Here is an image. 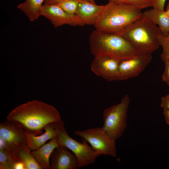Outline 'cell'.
<instances>
[{
  "label": "cell",
  "mask_w": 169,
  "mask_h": 169,
  "mask_svg": "<svg viewBox=\"0 0 169 169\" xmlns=\"http://www.w3.org/2000/svg\"><path fill=\"white\" fill-rule=\"evenodd\" d=\"M120 61L103 56H95L91 64V70L96 75L108 81L118 80Z\"/></svg>",
  "instance_id": "cell-11"
},
{
  "label": "cell",
  "mask_w": 169,
  "mask_h": 169,
  "mask_svg": "<svg viewBox=\"0 0 169 169\" xmlns=\"http://www.w3.org/2000/svg\"><path fill=\"white\" fill-rule=\"evenodd\" d=\"M160 106L163 110H169V94L161 98Z\"/></svg>",
  "instance_id": "cell-25"
},
{
  "label": "cell",
  "mask_w": 169,
  "mask_h": 169,
  "mask_svg": "<svg viewBox=\"0 0 169 169\" xmlns=\"http://www.w3.org/2000/svg\"><path fill=\"white\" fill-rule=\"evenodd\" d=\"M152 54H139L136 57L120 61L119 66L118 80L138 76L151 61Z\"/></svg>",
  "instance_id": "cell-10"
},
{
  "label": "cell",
  "mask_w": 169,
  "mask_h": 169,
  "mask_svg": "<svg viewBox=\"0 0 169 169\" xmlns=\"http://www.w3.org/2000/svg\"><path fill=\"white\" fill-rule=\"evenodd\" d=\"M160 45L162 48L161 54V58L164 62L169 59V34L167 36H164L161 33L158 37Z\"/></svg>",
  "instance_id": "cell-21"
},
{
  "label": "cell",
  "mask_w": 169,
  "mask_h": 169,
  "mask_svg": "<svg viewBox=\"0 0 169 169\" xmlns=\"http://www.w3.org/2000/svg\"><path fill=\"white\" fill-rule=\"evenodd\" d=\"M50 169H76L78 164L76 157L65 146L59 145L53 151Z\"/></svg>",
  "instance_id": "cell-12"
},
{
  "label": "cell",
  "mask_w": 169,
  "mask_h": 169,
  "mask_svg": "<svg viewBox=\"0 0 169 169\" xmlns=\"http://www.w3.org/2000/svg\"><path fill=\"white\" fill-rule=\"evenodd\" d=\"M31 151L26 144L22 143L18 145L12 153L17 161L23 164L25 169H42Z\"/></svg>",
  "instance_id": "cell-14"
},
{
  "label": "cell",
  "mask_w": 169,
  "mask_h": 169,
  "mask_svg": "<svg viewBox=\"0 0 169 169\" xmlns=\"http://www.w3.org/2000/svg\"><path fill=\"white\" fill-rule=\"evenodd\" d=\"M44 130L45 132L39 136L34 135L26 132L27 145L32 151L38 149L44 144L47 141L57 136L55 129L50 124L45 126Z\"/></svg>",
  "instance_id": "cell-16"
},
{
  "label": "cell",
  "mask_w": 169,
  "mask_h": 169,
  "mask_svg": "<svg viewBox=\"0 0 169 169\" xmlns=\"http://www.w3.org/2000/svg\"><path fill=\"white\" fill-rule=\"evenodd\" d=\"M105 8V5H98L87 0H79L76 15L84 25L96 23Z\"/></svg>",
  "instance_id": "cell-13"
},
{
  "label": "cell",
  "mask_w": 169,
  "mask_h": 169,
  "mask_svg": "<svg viewBox=\"0 0 169 169\" xmlns=\"http://www.w3.org/2000/svg\"><path fill=\"white\" fill-rule=\"evenodd\" d=\"M41 14L49 19L55 28L64 24L72 26L85 25L76 15L67 13L57 4L42 5Z\"/></svg>",
  "instance_id": "cell-9"
},
{
  "label": "cell",
  "mask_w": 169,
  "mask_h": 169,
  "mask_svg": "<svg viewBox=\"0 0 169 169\" xmlns=\"http://www.w3.org/2000/svg\"><path fill=\"white\" fill-rule=\"evenodd\" d=\"M161 33L156 25L143 15L120 34L127 39L140 54H152L160 46L158 37Z\"/></svg>",
  "instance_id": "cell-4"
},
{
  "label": "cell",
  "mask_w": 169,
  "mask_h": 169,
  "mask_svg": "<svg viewBox=\"0 0 169 169\" xmlns=\"http://www.w3.org/2000/svg\"><path fill=\"white\" fill-rule=\"evenodd\" d=\"M166 0H153V8L159 10H164Z\"/></svg>",
  "instance_id": "cell-24"
},
{
  "label": "cell",
  "mask_w": 169,
  "mask_h": 169,
  "mask_svg": "<svg viewBox=\"0 0 169 169\" xmlns=\"http://www.w3.org/2000/svg\"><path fill=\"white\" fill-rule=\"evenodd\" d=\"M109 2L131 4L141 9L152 7L153 3V0H109Z\"/></svg>",
  "instance_id": "cell-22"
},
{
  "label": "cell",
  "mask_w": 169,
  "mask_h": 169,
  "mask_svg": "<svg viewBox=\"0 0 169 169\" xmlns=\"http://www.w3.org/2000/svg\"><path fill=\"white\" fill-rule=\"evenodd\" d=\"M0 148L12 152L19 144H27L26 131L15 121L7 120L0 124Z\"/></svg>",
  "instance_id": "cell-8"
},
{
  "label": "cell",
  "mask_w": 169,
  "mask_h": 169,
  "mask_svg": "<svg viewBox=\"0 0 169 169\" xmlns=\"http://www.w3.org/2000/svg\"><path fill=\"white\" fill-rule=\"evenodd\" d=\"M56 137L38 149L32 150V152L34 158L42 169L50 168V157L54 149L59 145Z\"/></svg>",
  "instance_id": "cell-15"
},
{
  "label": "cell",
  "mask_w": 169,
  "mask_h": 169,
  "mask_svg": "<svg viewBox=\"0 0 169 169\" xmlns=\"http://www.w3.org/2000/svg\"><path fill=\"white\" fill-rule=\"evenodd\" d=\"M79 0H64L57 3L65 12L71 15H76Z\"/></svg>",
  "instance_id": "cell-20"
},
{
  "label": "cell",
  "mask_w": 169,
  "mask_h": 169,
  "mask_svg": "<svg viewBox=\"0 0 169 169\" xmlns=\"http://www.w3.org/2000/svg\"><path fill=\"white\" fill-rule=\"evenodd\" d=\"M169 9V2L168 3V4L167 5L166 8V10L168 9Z\"/></svg>",
  "instance_id": "cell-29"
},
{
  "label": "cell",
  "mask_w": 169,
  "mask_h": 169,
  "mask_svg": "<svg viewBox=\"0 0 169 169\" xmlns=\"http://www.w3.org/2000/svg\"><path fill=\"white\" fill-rule=\"evenodd\" d=\"M64 0H45L44 1V5L56 4ZM92 3L95 4V0H87Z\"/></svg>",
  "instance_id": "cell-26"
},
{
  "label": "cell",
  "mask_w": 169,
  "mask_h": 169,
  "mask_svg": "<svg viewBox=\"0 0 169 169\" xmlns=\"http://www.w3.org/2000/svg\"><path fill=\"white\" fill-rule=\"evenodd\" d=\"M18 162L11 152L0 148V169H15Z\"/></svg>",
  "instance_id": "cell-19"
},
{
  "label": "cell",
  "mask_w": 169,
  "mask_h": 169,
  "mask_svg": "<svg viewBox=\"0 0 169 169\" xmlns=\"http://www.w3.org/2000/svg\"><path fill=\"white\" fill-rule=\"evenodd\" d=\"M45 0H26L19 4L17 8L27 16L30 22H33L38 19L41 16V8Z\"/></svg>",
  "instance_id": "cell-18"
},
{
  "label": "cell",
  "mask_w": 169,
  "mask_h": 169,
  "mask_svg": "<svg viewBox=\"0 0 169 169\" xmlns=\"http://www.w3.org/2000/svg\"><path fill=\"white\" fill-rule=\"evenodd\" d=\"M165 12L167 15L169 16V9L166 10Z\"/></svg>",
  "instance_id": "cell-28"
},
{
  "label": "cell",
  "mask_w": 169,
  "mask_h": 169,
  "mask_svg": "<svg viewBox=\"0 0 169 169\" xmlns=\"http://www.w3.org/2000/svg\"><path fill=\"white\" fill-rule=\"evenodd\" d=\"M50 124L57 132V141L59 145L65 147L71 150L77 159L78 168L85 167L94 163L97 158L100 155L82 139L79 142L73 139L68 134L63 121L53 122Z\"/></svg>",
  "instance_id": "cell-5"
},
{
  "label": "cell",
  "mask_w": 169,
  "mask_h": 169,
  "mask_svg": "<svg viewBox=\"0 0 169 169\" xmlns=\"http://www.w3.org/2000/svg\"><path fill=\"white\" fill-rule=\"evenodd\" d=\"M7 118L17 122L26 132L35 136L42 134L47 125L61 120L59 113L53 106L36 100L18 106Z\"/></svg>",
  "instance_id": "cell-1"
},
{
  "label": "cell",
  "mask_w": 169,
  "mask_h": 169,
  "mask_svg": "<svg viewBox=\"0 0 169 169\" xmlns=\"http://www.w3.org/2000/svg\"><path fill=\"white\" fill-rule=\"evenodd\" d=\"M130 104L129 97L126 95L119 103L105 109L103 112V125L101 127L115 141L123 136L127 126Z\"/></svg>",
  "instance_id": "cell-6"
},
{
  "label": "cell",
  "mask_w": 169,
  "mask_h": 169,
  "mask_svg": "<svg viewBox=\"0 0 169 169\" xmlns=\"http://www.w3.org/2000/svg\"><path fill=\"white\" fill-rule=\"evenodd\" d=\"M141 10L133 5L109 2L94 26L100 32L120 34L143 15Z\"/></svg>",
  "instance_id": "cell-2"
},
{
  "label": "cell",
  "mask_w": 169,
  "mask_h": 169,
  "mask_svg": "<svg viewBox=\"0 0 169 169\" xmlns=\"http://www.w3.org/2000/svg\"><path fill=\"white\" fill-rule=\"evenodd\" d=\"M164 62L165 63V69L161 78L162 80L169 86V59Z\"/></svg>",
  "instance_id": "cell-23"
},
{
  "label": "cell",
  "mask_w": 169,
  "mask_h": 169,
  "mask_svg": "<svg viewBox=\"0 0 169 169\" xmlns=\"http://www.w3.org/2000/svg\"><path fill=\"white\" fill-rule=\"evenodd\" d=\"M74 133L89 143L100 155L109 156L112 157L116 156V141L110 136L102 127L76 131Z\"/></svg>",
  "instance_id": "cell-7"
},
{
  "label": "cell",
  "mask_w": 169,
  "mask_h": 169,
  "mask_svg": "<svg viewBox=\"0 0 169 169\" xmlns=\"http://www.w3.org/2000/svg\"><path fill=\"white\" fill-rule=\"evenodd\" d=\"M163 114L167 124L169 125V110H163Z\"/></svg>",
  "instance_id": "cell-27"
},
{
  "label": "cell",
  "mask_w": 169,
  "mask_h": 169,
  "mask_svg": "<svg viewBox=\"0 0 169 169\" xmlns=\"http://www.w3.org/2000/svg\"><path fill=\"white\" fill-rule=\"evenodd\" d=\"M90 52L94 56H103L120 61L135 58L140 54L122 35L96 30L89 38Z\"/></svg>",
  "instance_id": "cell-3"
},
{
  "label": "cell",
  "mask_w": 169,
  "mask_h": 169,
  "mask_svg": "<svg viewBox=\"0 0 169 169\" xmlns=\"http://www.w3.org/2000/svg\"><path fill=\"white\" fill-rule=\"evenodd\" d=\"M143 13V15L157 25L160 29L162 34L165 36L169 34V16L165 11L159 10L153 8L147 10Z\"/></svg>",
  "instance_id": "cell-17"
}]
</instances>
